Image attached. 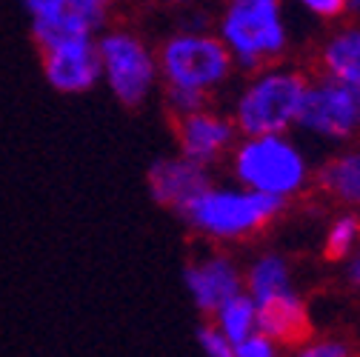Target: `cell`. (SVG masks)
I'll list each match as a JSON object with an SVG mask.
<instances>
[{
    "instance_id": "obj_16",
    "label": "cell",
    "mask_w": 360,
    "mask_h": 357,
    "mask_svg": "<svg viewBox=\"0 0 360 357\" xmlns=\"http://www.w3.org/2000/svg\"><path fill=\"white\" fill-rule=\"evenodd\" d=\"M243 289L255 297V303L263 300H272L283 292H292V269H289V260L283 254L275 252H266L260 257H255L249 263V269L243 272Z\"/></svg>"
},
{
    "instance_id": "obj_4",
    "label": "cell",
    "mask_w": 360,
    "mask_h": 357,
    "mask_svg": "<svg viewBox=\"0 0 360 357\" xmlns=\"http://www.w3.org/2000/svg\"><path fill=\"white\" fill-rule=\"evenodd\" d=\"M214 32L226 43L238 69L246 72L275 63L289 46L283 0H226Z\"/></svg>"
},
{
    "instance_id": "obj_8",
    "label": "cell",
    "mask_w": 360,
    "mask_h": 357,
    "mask_svg": "<svg viewBox=\"0 0 360 357\" xmlns=\"http://www.w3.org/2000/svg\"><path fill=\"white\" fill-rule=\"evenodd\" d=\"M115 0H23L37 46L98 34Z\"/></svg>"
},
{
    "instance_id": "obj_19",
    "label": "cell",
    "mask_w": 360,
    "mask_h": 357,
    "mask_svg": "<svg viewBox=\"0 0 360 357\" xmlns=\"http://www.w3.org/2000/svg\"><path fill=\"white\" fill-rule=\"evenodd\" d=\"M195 340H198V349H200L206 357H235V346H232V340L217 329L214 320L203 323V326L195 332Z\"/></svg>"
},
{
    "instance_id": "obj_20",
    "label": "cell",
    "mask_w": 360,
    "mask_h": 357,
    "mask_svg": "<svg viewBox=\"0 0 360 357\" xmlns=\"http://www.w3.org/2000/svg\"><path fill=\"white\" fill-rule=\"evenodd\" d=\"M281 351V346L269 337L263 329L252 332L249 337H243L238 346H235V357H275Z\"/></svg>"
},
{
    "instance_id": "obj_26",
    "label": "cell",
    "mask_w": 360,
    "mask_h": 357,
    "mask_svg": "<svg viewBox=\"0 0 360 357\" xmlns=\"http://www.w3.org/2000/svg\"><path fill=\"white\" fill-rule=\"evenodd\" d=\"M169 4H192V0H169Z\"/></svg>"
},
{
    "instance_id": "obj_9",
    "label": "cell",
    "mask_w": 360,
    "mask_h": 357,
    "mask_svg": "<svg viewBox=\"0 0 360 357\" xmlns=\"http://www.w3.org/2000/svg\"><path fill=\"white\" fill-rule=\"evenodd\" d=\"M43 74L49 86L63 95H83L101 80L98 34L66 37L49 46H40Z\"/></svg>"
},
{
    "instance_id": "obj_15",
    "label": "cell",
    "mask_w": 360,
    "mask_h": 357,
    "mask_svg": "<svg viewBox=\"0 0 360 357\" xmlns=\"http://www.w3.org/2000/svg\"><path fill=\"white\" fill-rule=\"evenodd\" d=\"M318 186L332 200L360 212V146L329 157L318 171Z\"/></svg>"
},
{
    "instance_id": "obj_7",
    "label": "cell",
    "mask_w": 360,
    "mask_h": 357,
    "mask_svg": "<svg viewBox=\"0 0 360 357\" xmlns=\"http://www.w3.org/2000/svg\"><path fill=\"white\" fill-rule=\"evenodd\" d=\"M297 129L323 141H352L360 135V86L332 77L309 83Z\"/></svg>"
},
{
    "instance_id": "obj_22",
    "label": "cell",
    "mask_w": 360,
    "mask_h": 357,
    "mask_svg": "<svg viewBox=\"0 0 360 357\" xmlns=\"http://www.w3.org/2000/svg\"><path fill=\"white\" fill-rule=\"evenodd\" d=\"M303 357H346L349 346L338 337H318V340H306V346H297Z\"/></svg>"
},
{
    "instance_id": "obj_3",
    "label": "cell",
    "mask_w": 360,
    "mask_h": 357,
    "mask_svg": "<svg viewBox=\"0 0 360 357\" xmlns=\"http://www.w3.org/2000/svg\"><path fill=\"white\" fill-rule=\"evenodd\" d=\"M283 200L246 186H214L209 183L184 212V220L214 243L246 240L263 232L283 212Z\"/></svg>"
},
{
    "instance_id": "obj_24",
    "label": "cell",
    "mask_w": 360,
    "mask_h": 357,
    "mask_svg": "<svg viewBox=\"0 0 360 357\" xmlns=\"http://www.w3.org/2000/svg\"><path fill=\"white\" fill-rule=\"evenodd\" d=\"M343 280H346L354 292H360V246L343 260Z\"/></svg>"
},
{
    "instance_id": "obj_25",
    "label": "cell",
    "mask_w": 360,
    "mask_h": 357,
    "mask_svg": "<svg viewBox=\"0 0 360 357\" xmlns=\"http://www.w3.org/2000/svg\"><path fill=\"white\" fill-rule=\"evenodd\" d=\"M346 15H360V0H346Z\"/></svg>"
},
{
    "instance_id": "obj_14",
    "label": "cell",
    "mask_w": 360,
    "mask_h": 357,
    "mask_svg": "<svg viewBox=\"0 0 360 357\" xmlns=\"http://www.w3.org/2000/svg\"><path fill=\"white\" fill-rule=\"evenodd\" d=\"M321 72L346 86H360V26H343L321 46Z\"/></svg>"
},
{
    "instance_id": "obj_18",
    "label": "cell",
    "mask_w": 360,
    "mask_h": 357,
    "mask_svg": "<svg viewBox=\"0 0 360 357\" xmlns=\"http://www.w3.org/2000/svg\"><path fill=\"white\" fill-rule=\"evenodd\" d=\"M360 246V212L346 209L329 220L323 232V252L329 260H346Z\"/></svg>"
},
{
    "instance_id": "obj_5",
    "label": "cell",
    "mask_w": 360,
    "mask_h": 357,
    "mask_svg": "<svg viewBox=\"0 0 360 357\" xmlns=\"http://www.w3.org/2000/svg\"><path fill=\"white\" fill-rule=\"evenodd\" d=\"M160 83L166 89H189V92L212 98L238 69L232 52L209 29H177L158 49Z\"/></svg>"
},
{
    "instance_id": "obj_21",
    "label": "cell",
    "mask_w": 360,
    "mask_h": 357,
    "mask_svg": "<svg viewBox=\"0 0 360 357\" xmlns=\"http://www.w3.org/2000/svg\"><path fill=\"white\" fill-rule=\"evenodd\" d=\"M209 98L206 95H198V92H189V89H166V106L174 117L180 115H189L200 106H206Z\"/></svg>"
},
{
    "instance_id": "obj_12",
    "label": "cell",
    "mask_w": 360,
    "mask_h": 357,
    "mask_svg": "<svg viewBox=\"0 0 360 357\" xmlns=\"http://www.w3.org/2000/svg\"><path fill=\"white\" fill-rule=\"evenodd\" d=\"M184 283L192 303L203 315H212L223 300L243 292V269L229 254H203L186 266Z\"/></svg>"
},
{
    "instance_id": "obj_11",
    "label": "cell",
    "mask_w": 360,
    "mask_h": 357,
    "mask_svg": "<svg viewBox=\"0 0 360 357\" xmlns=\"http://www.w3.org/2000/svg\"><path fill=\"white\" fill-rule=\"evenodd\" d=\"M212 183V174H209V166L186 157V155H169V157H160L149 166V174H146V186H149V195L158 206L163 209H172L177 214H184L189 209V203Z\"/></svg>"
},
{
    "instance_id": "obj_17",
    "label": "cell",
    "mask_w": 360,
    "mask_h": 357,
    "mask_svg": "<svg viewBox=\"0 0 360 357\" xmlns=\"http://www.w3.org/2000/svg\"><path fill=\"white\" fill-rule=\"evenodd\" d=\"M212 320L217 323V329L223 335L232 340V346H238L243 337H249L252 332H257V303L243 289V292L232 294L229 300H223L212 311Z\"/></svg>"
},
{
    "instance_id": "obj_23",
    "label": "cell",
    "mask_w": 360,
    "mask_h": 357,
    "mask_svg": "<svg viewBox=\"0 0 360 357\" xmlns=\"http://www.w3.org/2000/svg\"><path fill=\"white\" fill-rule=\"evenodd\" d=\"M297 4L321 20H338L346 15V0H297Z\"/></svg>"
},
{
    "instance_id": "obj_13",
    "label": "cell",
    "mask_w": 360,
    "mask_h": 357,
    "mask_svg": "<svg viewBox=\"0 0 360 357\" xmlns=\"http://www.w3.org/2000/svg\"><path fill=\"white\" fill-rule=\"evenodd\" d=\"M257 329L278 346H300L309 340V311L297 289L257 303Z\"/></svg>"
},
{
    "instance_id": "obj_10",
    "label": "cell",
    "mask_w": 360,
    "mask_h": 357,
    "mask_svg": "<svg viewBox=\"0 0 360 357\" xmlns=\"http://www.w3.org/2000/svg\"><path fill=\"white\" fill-rule=\"evenodd\" d=\"M174 135H177L180 155H186L212 169L217 160L232 155L240 131H238L232 115H223L206 103L189 115L174 117Z\"/></svg>"
},
{
    "instance_id": "obj_1",
    "label": "cell",
    "mask_w": 360,
    "mask_h": 357,
    "mask_svg": "<svg viewBox=\"0 0 360 357\" xmlns=\"http://www.w3.org/2000/svg\"><path fill=\"white\" fill-rule=\"evenodd\" d=\"M309 77L295 66L269 63L238 92L232 120L240 135H281L297 126L309 92Z\"/></svg>"
},
{
    "instance_id": "obj_2",
    "label": "cell",
    "mask_w": 360,
    "mask_h": 357,
    "mask_svg": "<svg viewBox=\"0 0 360 357\" xmlns=\"http://www.w3.org/2000/svg\"><path fill=\"white\" fill-rule=\"evenodd\" d=\"M229 163L240 186L272 195L283 203L311 183V163L306 152L289 138V131L240 135L229 155Z\"/></svg>"
},
{
    "instance_id": "obj_6",
    "label": "cell",
    "mask_w": 360,
    "mask_h": 357,
    "mask_svg": "<svg viewBox=\"0 0 360 357\" xmlns=\"http://www.w3.org/2000/svg\"><path fill=\"white\" fill-rule=\"evenodd\" d=\"M98 55H101V80L123 106H141L160 86L158 52L146 40L126 29L98 32Z\"/></svg>"
}]
</instances>
